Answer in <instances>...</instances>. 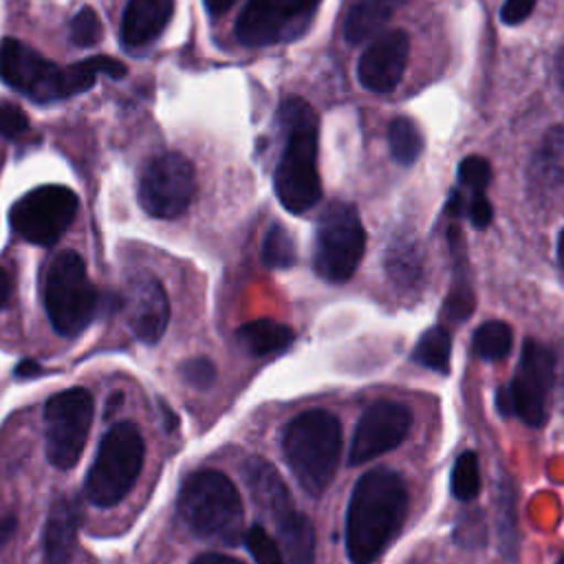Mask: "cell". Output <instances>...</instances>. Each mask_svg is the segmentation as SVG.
Here are the masks:
<instances>
[{"mask_svg":"<svg viewBox=\"0 0 564 564\" xmlns=\"http://www.w3.org/2000/svg\"><path fill=\"white\" fill-rule=\"evenodd\" d=\"M408 511V489L392 469L366 471L346 511V551L352 564H370L401 529Z\"/></svg>","mask_w":564,"mask_h":564,"instance_id":"6da1fadb","label":"cell"},{"mask_svg":"<svg viewBox=\"0 0 564 564\" xmlns=\"http://www.w3.org/2000/svg\"><path fill=\"white\" fill-rule=\"evenodd\" d=\"M280 121L284 150L273 174V185L280 203L289 212L302 214L315 207L322 196L317 174V119L304 99L289 97L280 106Z\"/></svg>","mask_w":564,"mask_h":564,"instance_id":"7a4b0ae2","label":"cell"},{"mask_svg":"<svg viewBox=\"0 0 564 564\" xmlns=\"http://www.w3.org/2000/svg\"><path fill=\"white\" fill-rule=\"evenodd\" d=\"M282 452L300 487L313 496H319L330 485L339 465V421L326 410H306L297 414L286 425Z\"/></svg>","mask_w":564,"mask_h":564,"instance_id":"3957f363","label":"cell"},{"mask_svg":"<svg viewBox=\"0 0 564 564\" xmlns=\"http://www.w3.org/2000/svg\"><path fill=\"white\" fill-rule=\"evenodd\" d=\"M176 509L185 527L203 538L236 544L242 538V502L236 485L216 469H200L185 478Z\"/></svg>","mask_w":564,"mask_h":564,"instance_id":"277c9868","label":"cell"},{"mask_svg":"<svg viewBox=\"0 0 564 564\" xmlns=\"http://www.w3.org/2000/svg\"><path fill=\"white\" fill-rule=\"evenodd\" d=\"M143 438L134 423H115L99 441L84 480V494L95 507H115L137 482L143 467Z\"/></svg>","mask_w":564,"mask_h":564,"instance_id":"5b68a950","label":"cell"},{"mask_svg":"<svg viewBox=\"0 0 564 564\" xmlns=\"http://www.w3.org/2000/svg\"><path fill=\"white\" fill-rule=\"evenodd\" d=\"M99 293L86 273L79 253H57L44 273V308L62 337L79 335L95 317Z\"/></svg>","mask_w":564,"mask_h":564,"instance_id":"8992f818","label":"cell"},{"mask_svg":"<svg viewBox=\"0 0 564 564\" xmlns=\"http://www.w3.org/2000/svg\"><path fill=\"white\" fill-rule=\"evenodd\" d=\"M366 231L352 205L330 203L315 225L313 269L326 282H346L359 267Z\"/></svg>","mask_w":564,"mask_h":564,"instance_id":"52a82bcc","label":"cell"},{"mask_svg":"<svg viewBox=\"0 0 564 564\" xmlns=\"http://www.w3.org/2000/svg\"><path fill=\"white\" fill-rule=\"evenodd\" d=\"M93 405L86 388H68L46 401L44 438L53 467L70 469L79 460L93 423Z\"/></svg>","mask_w":564,"mask_h":564,"instance_id":"ba28073f","label":"cell"},{"mask_svg":"<svg viewBox=\"0 0 564 564\" xmlns=\"http://www.w3.org/2000/svg\"><path fill=\"white\" fill-rule=\"evenodd\" d=\"M553 352L546 346L527 339L511 386L498 390L496 403L500 414H516L527 425H542L546 419V401L553 388Z\"/></svg>","mask_w":564,"mask_h":564,"instance_id":"9c48e42d","label":"cell"},{"mask_svg":"<svg viewBox=\"0 0 564 564\" xmlns=\"http://www.w3.org/2000/svg\"><path fill=\"white\" fill-rule=\"evenodd\" d=\"M77 194L64 185H42L11 207L13 231L31 245H55L77 216Z\"/></svg>","mask_w":564,"mask_h":564,"instance_id":"30bf717a","label":"cell"},{"mask_svg":"<svg viewBox=\"0 0 564 564\" xmlns=\"http://www.w3.org/2000/svg\"><path fill=\"white\" fill-rule=\"evenodd\" d=\"M196 192L192 163L178 152H165L145 163L139 178V205L154 218L181 216Z\"/></svg>","mask_w":564,"mask_h":564,"instance_id":"8fae6325","label":"cell"},{"mask_svg":"<svg viewBox=\"0 0 564 564\" xmlns=\"http://www.w3.org/2000/svg\"><path fill=\"white\" fill-rule=\"evenodd\" d=\"M319 0H249L238 15L236 37L247 46H267L300 33Z\"/></svg>","mask_w":564,"mask_h":564,"instance_id":"7c38bea8","label":"cell"},{"mask_svg":"<svg viewBox=\"0 0 564 564\" xmlns=\"http://www.w3.org/2000/svg\"><path fill=\"white\" fill-rule=\"evenodd\" d=\"M0 79L40 104L64 99L62 68L13 37L0 42Z\"/></svg>","mask_w":564,"mask_h":564,"instance_id":"4fadbf2b","label":"cell"},{"mask_svg":"<svg viewBox=\"0 0 564 564\" xmlns=\"http://www.w3.org/2000/svg\"><path fill=\"white\" fill-rule=\"evenodd\" d=\"M410 412L394 401L372 403L359 419L352 443H350V465H364L397 445L403 443L410 430Z\"/></svg>","mask_w":564,"mask_h":564,"instance_id":"5bb4252c","label":"cell"},{"mask_svg":"<svg viewBox=\"0 0 564 564\" xmlns=\"http://www.w3.org/2000/svg\"><path fill=\"white\" fill-rule=\"evenodd\" d=\"M126 319L145 344H156L170 322V300L163 284L150 273H137L126 286Z\"/></svg>","mask_w":564,"mask_h":564,"instance_id":"9a60e30c","label":"cell"},{"mask_svg":"<svg viewBox=\"0 0 564 564\" xmlns=\"http://www.w3.org/2000/svg\"><path fill=\"white\" fill-rule=\"evenodd\" d=\"M408 53L410 37L405 31L394 29L377 35L357 62L359 84L372 93H390L403 77Z\"/></svg>","mask_w":564,"mask_h":564,"instance_id":"2e32d148","label":"cell"},{"mask_svg":"<svg viewBox=\"0 0 564 564\" xmlns=\"http://www.w3.org/2000/svg\"><path fill=\"white\" fill-rule=\"evenodd\" d=\"M174 0H128L121 18V44L128 51L145 48L167 26Z\"/></svg>","mask_w":564,"mask_h":564,"instance_id":"e0dca14e","label":"cell"},{"mask_svg":"<svg viewBox=\"0 0 564 564\" xmlns=\"http://www.w3.org/2000/svg\"><path fill=\"white\" fill-rule=\"evenodd\" d=\"M245 482L249 487V494L253 498V502L273 520H282L289 513L295 511L289 489L284 485V480L280 478V474L264 460L258 456H251L245 463Z\"/></svg>","mask_w":564,"mask_h":564,"instance_id":"ac0fdd59","label":"cell"},{"mask_svg":"<svg viewBox=\"0 0 564 564\" xmlns=\"http://www.w3.org/2000/svg\"><path fill=\"white\" fill-rule=\"evenodd\" d=\"M79 527V507L73 498L59 496L44 527V564H70Z\"/></svg>","mask_w":564,"mask_h":564,"instance_id":"d6986e66","label":"cell"},{"mask_svg":"<svg viewBox=\"0 0 564 564\" xmlns=\"http://www.w3.org/2000/svg\"><path fill=\"white\" fill-rule=\"evenodd\" d=\"M282 564H313L315 562V531L311 520L297 509L275 522Z\"/></svg>","mask_w":564,"mask_h":564,"instance_id":"ffe728a7","label":"cell"},{"mask_svg":"<svg viewBox=\"0 0 564 564\" xmlns=\"http://www.w3.org/2000/svg\"><path fill=\"white\" fill-rule=\"evenodd\" d=\"M403 0H359L346 13L344 37L350 44H361V42L375 37L386 26L392 11Z\"/></svg>","mask_w":564,"mask_h":564,"instance_id":"44dd1931","label":"cell"},{"mask_svg":"<svg viewBox=\"0 0 564 564\" xmlns=\"http://www.w3.org/2000/svg\"><path fill=\"white\" fill-rule=\"evenodd\" d=\"M238 344L253 357H267L284 350L293 341V330L273 319H256L238 330Z\"/></svg>","mask_w":564,"mask_h":564,"instance_id":"7402d4cb","label":"cell"},{"mask_svg":"<svg viewBox=\"0 0 564 564\" xmlns=\"http://www.w3.org/2000/svg\"><path fill=\"white\" fill-rule=\"evenodd\" d=\"M386 271L397 286H416L421 280V256L416 245L412 240H394L388 249Z\"/></svg>","mask_w":564,"mask_h":564,"instance_id":"603a6c76","label":"cell"},{"mask_svg":"<svg viewBox=\"0 0 564 564\" xmlns=\"http://www.w3.org/2000/svg\"><path fill=\"white\" fill-rule=\"evenodd\" d=\"M388 145L397 163L410 165L419 159L423 150V137L419 126L408 117H397L388 126Z\"/></svg>","mask_w":564,"mask_h":564,"instance_id":"cb8c5ba5","label":"cell"},{"mask_svg":"<svg viewBox=\"0 0 564 564\" xmlns=\"http://www.w3.org/2000/svg\"><path fill=\"white\" fill-rule=\"evenodd\" d=\"M449 355H452V335L443 326H434L425 330L412 352L416 364L443 375L449 370Z\"/></svg>","mask_w":564,"mask_h":564,"instance_id":"d4e9b609","label":"cell"},{"mask_svg":"<svg viewBox=\"0 0 564 564\" xmlns=\"http://www.w3.org/2000/svg\"><path fill=\"white\" fill-rule=\"evenodd\" d=\"M511 344H513L511 328L498 319L485 322L474 333V352L482 361H498L507 357L511 350Z\"/></svg>","mask_w":564,"mask_h":564,"instance_id":"484cf974","label":"cell"},{"mask_svg":"<svg viewBox=\"0 0 564 564\" xmlns=\"http://www.w3.org/2000/svg\"><path fill=\"white\" fill-rule=\"evenodd\" d=\"M262 262L269 269H289L295 264V245L282 225H271L262 242Z\"/></svg>","mask_w":564,"mask_h":564,"instance_id":"4316f807","label":"cell"},{"mask_svg":"<svg viewBox=\"0 0 564 564\" xmlns=\"http://www.w3.org/2000/svg\"><path fill=\"white\" fill-rule=\"evenodd\" d=\"M478 491H480L478 456L474 452H465L458 456V460L454 463V469H452V494L458 500L469 502L478 496Z\"/></svg>","mask_w":564,"mask_h":564,"instance_id":"83f0119b","label":"cell"},{"mask_svg":"<svg viewBox=\"0 0 564 564\" xmlns=\"http://www.w3.org/2000/svg\"><path fill=\"white\" fill-rule=\"evenodd\" d=\"M242 538H245V546L249 549L256 564H282L280 544L262 524H251L242 533Z\"/></svg>","mask_w":564,"mask_h":564,"instance_id":"f1b7e54d","label":"cell"},{"mask_svg":"<svg viewBox=\"0 0 564 564\" xmlns=\"http://www.w3.org/2000/svg\"><path fill=\"white\" fill-rule=\"evenodd\" d=\"M70 40L82 48L95 46L101 40V20L90 7L79 9L70 20Z\"/></svg>","mask_w":564,"mask_h":564,"instance_id":"f546056e","label":"cell"},{"mask_svg":"<svg viewBox=\"0 0 564 564\" xmlns=\"http://www.w3.org/2000/svg\"><path fill=\"white\" fill-rule=\"evenodd\" d=\"M458 181L471 194L485 192L491 181V165L482 156H465L458 165Z\"/></svg>","mask_w":564,"mask_h":564,"instance_id":"4dcf8cb0","label":"cell"},{"mask_svg":"<svg viewBox=\"0 0 564 564\" xmlns=\"http://www.w3.org/2000/svg\"><path fill=\"white\" fill-rule=\"evenodd\" d=\"M29 130V119L22 108L11 101H0V134L7 139H18Z\"/></svg>","mask_w":564,"mask_h":564,"instance_id":"1f68e13d","label":"cell"},{"mask_svg":"<svg viewBox=\"0 0 564 564\" xmlns=\"http://www.w3.org/2000/svg\"><path fill=\"white\" fill-rule=\"evenodd\" d=\"M181 375H183V379H185L189 386L203 390V388H209V386L214 383V379H216V368H214V364H212L209 359L198 357V359L185 361L183 368H181Z\"/></svg>","mask_w":564,"mask_h":564,"instance_id":"d6a6232c","label":"cell"},{"mask_svg":"<svg viewBox=\"0 0 564 564\" xmlns=\"http://www.w3.org/2000/svg\"><path fill=\"white\" fill-rule=\"evenodd\" d=\"M465 212H467L471 225L478 227V229H485V227L491 223V216H494L491 203H489V198L485 196V192L471 194L469 200L465 203Z\"/></svg>","mask_w":564,"mask_h":564,"instance_id":"836d02e7","label":"cell"},{"mask_svg":"<svg viewBox=\"0 0 564 564\" xmlns=\"http://www.w3.org/2000/svg\"><path fill=\"white\" fill-rule=\"evenodd\" d=\"M538 0H507L505 7L500 9V20L505 24H520L529 18Z\"/></svg>","mask_w":564,"mask_h":564,"instance_id":"e575fe53","label":"cell"},{"mask_svg":"<svg viewBox=\"0 0 564 564\" xmlns=\"http://www.w3.org/2000/svg\"><path fill=\"white\" fill-rule=\"evenodd\" d=\"M192 564H242V562L223 553H203Z\"/></svg>","mask_w":564,"mask_h":564,"instance_id":"d590c367","label":"cell"},{"mask_svg":"<svg viewBox=\"0 0 564 564\" xmlns=\"http://www.w3.org/2000/svg\"><path fill=\"white\" fill-rule=\"evenodd\" d=\"M11 291H13V280H11L9 271L0 267V308H2V306L9 302V297H11Z\"/></svg>","mask_w":564,"mask_h":564,"instance_id":"8d00e7d4","label":"cell"},{"mask_svg":"<svg viewBox=\"0 0 564 564\" xmlns=\"http://www.w3.org/2000/svg\"><path fill=\"white\" fill-rule=\"evenodd\" d=\"M15 531V518L13 516H7V518H0V542H7Z\"/></svg>","mask_w":564,"mask_h":564,"instance_id":"74e56055","label":"cell"},{"mask_svg":"<svg viewBox=\"0 0 564 564\" xmlns=\"http://www.w3.org/2000/svg\"><path fill=\"white\" fill-rule=\"evenodd\" d=\"M234 2H236V0H205V7H207V11H209L212 15H220V13H225Z\"/></svg>","mask_w":564,"mask_h":564,"instance_id":"f35d334b","label":"cell"},{"mask_svg":"<svg viewBox=\"0 0 564 564\" xmlns=\"http://www.w3.org/2000/svg\"><path fill=\"white\" fill-rule=\"evenodd\" d=\"M40 372V366L33 361V359H24L18 368H15V375L18 377H29V375H35Z\"/></svg>","mask_w":564,"mask_h":564,"instance_id":"ab89813d","label":"cell"},{"mask_svg":"<svg viewBox=\"0 0 564 564\" xmlns=\"http://www.w3.org/2000/svg\"><path fill=\"white\" fill-rule=\"evenodd\" d=\"M555 70H557V82H560V84H562V88H564V48H562V51H560V55H557Z\"/></svg>","mask_w":564,"mask_h":564,"instance_id":"60d3db41","label":"cell"},{"mask_svg":"<svg viewBox=\"0 0 564 564\" xmlns=\"http://www.w3.org/2000/svg\"><path fill=\"white\" fill-rule=\"evenodd\" d=\"M163 419H165V430H174V425L178 423L174 412L170 408H165V405H163Z\"/></svg>","mask_w":564,"mask_h":564,"instance_id":"b9f144b4","label":"cell"},{"mask_svg":"<svg viewBox=\"0 0 564 564\" xmlns=\"http://www.w3.org/2000/svg\"><path fill=\"white\" fill-rule=\"evenodd\" d=\"M557 253H560V258H562V262H564V231H562V236H560V245H557Z\"/></svg>","mask_w":564,"mask_h":564,"instance_id":"7bdbcfd3","label":"cell"},{"mask_svg":"<svg viewBox=\"0 0 564 564\" xmlns=\"http://www.w3.org/2000/svg\"><path fill=\"white\" fill-rule=\"evenodd\" d=\"M557 564H564V555H562V557H560V562H557Z\"/></svg>","mask_w":564,"mask_h":564,"instance_id":"ee69618b","label":"cell"}]
</instances>
